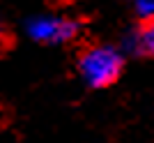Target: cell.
<instances>
[{"label": "cell", "mask_w": 154, "mask_h": 143, "mask_svg": "<svg viewBox=\"0 0 154 143\" xmlns=\"http://www.w3.org/2000/svg\"><path fill=\"white\" fill-rule=\"evenodd\" d=\"M138 33H140V49H143V53L154 56V21L145 23Z\"/></svg>", "instance_id": "obj_3"}, {"label": "cell", "mask_w": 154, "mask_h": 143, "mask_svg": "<svg viewBox=\"0 0 154 143\" xmlns=\"http://www.w3.org/2000/svg\"><path fill=\"white\" fill-rule=\"evenodd\" d=\"M134 9L140 21H145V23L154 21V0H134Z\"/></svg>", "instance_id": "obj_4"}, {"label": "cell", "mask_w": 154, "mask_h": 143, "mask_svg": "<svg viewBox=\"0 0 154 143\" xmlns=\"http://www.w3.org/2000/svg\"><path fill=\"white\" fill-rule=\"evenodd\" d=\"M124 69V51L113 44H94L78 58V74L85 83L99 90L115 83Z\"/></svg>", "instance_id": "obj_1"}, {"label": "cell", "mask_w": 154, "mask_h": 143, "mask_svg": "<svg viewBox=\"0 0 154 143\" xmlns=\"http://www.w3.org/2000/svg\"><path fill=\"white\" fill-rule=\"evenodd\" d=\"M23 30L37 44L60 46V44H67V42L78 37L81 21L71 19V16H48V14H42V16L28 19Z\"/></svg>", "instance_id": "obj_2"}]
</instances>
